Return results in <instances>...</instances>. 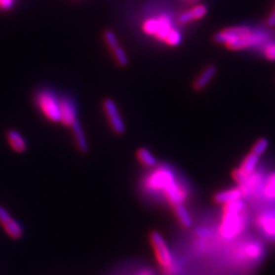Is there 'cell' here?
I'll return each instance as SVG.
<instances>
[{
  "mask_svg": "<svg viewBox=\"0 0 275 275\" xmlns=\"http://www.w3.org/2000/svg\"><path fill=\"white\" fill-rule=\"evenodd\" d=\"M36 100L47 118L54 122L60 121V100L56 98L53 93L48 91L40 92L37 95Z\"/></svg>",
  "mask_w": 275,
  "mask_h": 275,
  "instance_id": "cell-1",
  "label": "cell"
},
{
  "mask_svg": "<svg viewBox=\"0 0 275 275\" xmlns=\"http://www.w3.org/2000/svg\"><path fill=\"white\" fill-rule=\"evenodd\" d=\"M150 240L152 242L159 264L163 268L171 266L173 264V257L162 236L157 232H153L150 235Z\"/></svg>",
  "mask_w": 275,
  "mask_h": 275,
  "instance_id": "cell-2",
  "label": "cell"
},
{
  "mask_svg": "<svg viewBox=\"0 0 275 275\" xmlns=\"http://www.w3.org/2000/svg\"><path fill=\"white\" fill-rule=\"evenodd\" d=\"M268 40V34L263 33V32H254L251 31L250 33L246 34L236 40L233 44L229 46L231 49H245V48H252L257 47L259 45H262L266 43Z\"/></svg>",
  "mask_w": 275,
  "mask_h": 275,
  "instance_id": "cell-3",
  "label": "cell"
},
{
  "mask_svg": "<svg viewBox=\"0 0 275 275\" xmlns=\"http://www.w3.org/2000/svg\"><path fill=\"white\" fill-rule=\"evenodd\" d=\"M251 31L252 30L246 26L229 28V29H225V30L219 32V33H217L214 37V40L218 44H224L229 47L236 40L250 33Z\"/></svg>",
  "mask_w": 275,
  "mask_h": 275,
  "instance_id": "cell-4",
  "label": "cell"
},
{
  "mask_svg": "<svg viewBox=\"0 0 275 275\" xmlns=\"http://www.w3.org/2000/svg\"><path fill=\"white\" fill-rule=\"evenodd\" d=\"M104 110L106 112V116L109 119V123L117 134H123L125 131L124 122L120 117V113L117 104L111 99H106L104 101Z\"/></svg>",
  "mask_w": 275,
  "mask_h": 275,
  "instance_id": "cell-5",
  "label": "cell"
},
{
  "mask_svg": "<svg viewBox=\"0 0 275 275\" xmlns=\"http://www.w3.org/2000/svg\"><path fill=\"white\" fill-rule=\"evenodd\" d=\"M0 224L3 226L6 234L14 239H19L23 236L24 231L21 224L15 221L7 212V210L0 206Z\"/></svg>",
  "mask_w": 275,
  "mask_h": 275,
  "instance_id": "cell-6",
  "label": "cell"
},
{
  "mask_svg": "<svg viewBox=\"0 0 275 275\" xmlns=\"http://www.w3.org/2000/svg\"><path fill=\"white\" fill-rule=\"evenodd\" d=\"M174 181V174L170 169L161 168L156 170L148 180V187L153 190H164V188Z\"/></svg>",
  "mask_w": 275,
  "mask_h": 275,
  "instance_id": "cell-7",
  "label": "cell"
},
{
  "mask_svg": "<svg viewBox=\"0 0 275 275\" xmlns=\"http://www.w3.org/2000/svg\"><path fill=\"white\" fill-rule=\"evenodd\" d=\"M163 191L167 200L173 206L183 204L187 198V192L175 180L172 181L170 184H168Z\"/></svg>",
  "mask_w": 275,
  "mask_h": 275,
  "instance_id": "cell-8",
  "label": "cell"
},
{
  "mask_svg": "<svg viewBox=\"0 0 275 275\" xmlns=\"http://www.w3.org/2000/svg\"><path fill=\"white\" fill-rule=\"evenodd\" d=\"M77 120V110L74 103L70 99L60 100V122L64 125L72 126Z\"/></svg>",
  "mask_w": 275,
  "mask_h": 275,
  "instance_id": "cell-9",
  "label": "cell"
},
{
  "mask_svg": "<svg viewBox=\"0 0 275 275\" xmlns=\"http://www.w3.org/2000/svg\"><path fill=\"white\" fill-rule=\"evenodd\" d=\"M238 217L237 213L226 212L223 224L221 226V234L224 237H232L234 235L237 233V226H238Z\"/></svg>",
  "mask_w": 275,
  "mask_h": 275,
  "instance_id": "cell-10",
  "label": "cell"
},
{
  "mask_svg": "<svg viewBox=\"0 0 275 275\" xmlns=\"http://www.w3.org/2000/svg\"><path fill=\"white\" fill-rule=\"evenodd\" d=\"M6 138L10 147L15 152L22 153L27 149V143L24 137L18 131H15V129H9V131H7Z\"/></svg>",
  "mask_w": 275,
  "mask_h": 275,
  "instance_id": "cell-11",
  "label": "cell"
},
{
  "mask_svg": "<svg viewBox=\"0 0 275 275\" xmlns=\"http://www.w3.org/2000/svg\"><path fill=\"white\" fill-rule=\"evenodd\" d=\"M241 197V191L238 189H232V190H226L221 191L214 196V201L217 204H228L236 200H239Z\"/></svg>",
  "mask_w": 275,
  "mask_h": 275,
  "instance_id": "cell-12",
  "label": "cell"
},
{
  "mask_svg": "<svg viewBox=\"0 0 275 275\" xmlns=\"http://www.w3.org/2000/svg\"><path fill=\"white\" fill-rule=\"evenodd\" d=\"M207 13V8L204 5H198L192 8L191 10H187L183 12L179 17V22L182 24H187L189 22L199 20L204 18Z\"/></svg>",
  "mask_w": 275,
  "mask_h": 275,
  "instance_id": "cell-13",
  "label": "cell"
},
{
  "mask_svg": "<svg viewBox=\"0 0 275 275\" xmlns=\"http://www.w3.org/2000/svg\"><path fill=\"white\" fill-rule=\"evenodd\" d=\"M72 127H73V132H74V136L76 139V143L78 145V148L79 149L80 152L87 153L89 150L88 141L86 139L83 128H82V126H80V123L79 122L78 119L73 123Z\"/></svg>",
  "mask_w": 275,
  "mask_h": 275,
  "instance_id": "cell-14",
  "label": "cell"
},
{
  "mask_svg": "<svg viewBox=\"0 0 275 275\" xmlns=\"http://www.w3.org/2000/svg\"><path fill=\"white\" fill-rule=\"evenodd\" d=\"M215 74H216V68L214 66L207 67L203 71V73L200 75V77L195 80L194 88H195L196 90L204 89L210 83V80L213 79Z\"/></svg>",
  "mask_w": 275,
  "mask_h": 275,
  "instance_id": "cell-15",
  "label": "cell"
},
{
  "mask_svg": "<svg viewBox=\"0 0 275 275\" xmlns=\"http://www.w3.org/2000/svg\"><path fill=\"white\" fill-rule=\"evenodd\" d=\"M158 22H159V27L155 36L158 40L164 41L167 35L169 34V32L172 30L171 20L168 17H166V15H162V17L158 18Z\"/></svg>",
  "mask_w": 275,
  "mask_h": 275,
  "instance_id": "cell-16",
  "label": "cell"
},
{
  "mask_svg": "<svg viewBox=\"0 0 275 275\" xmlns=\"http://www.w3.org/2000/svg\"><path fill=\"white\" fill-rule=\"evenodd\" d=\"M259 158L260 157L251 152L249 155H247V157L244 159V161H242V164L238 169L246 175H251L255 171V169L258 165Z\"/></svg>",
  "mask_w": 275,
  "mask_h": 275,
  "instance_id": "cell-17",
  "label": "cell"
},
{
  "mask_svg": "<svg viewBox=\"0 0 275 275\" xmlns=\"http://www.w3.org/2000/svg\"><path fill=\"white\" fill-rule=\"evenodd\" d=\"M174 207V212L176 217L179 218L180 222L185 226V228H190L193 224V220L192 217L188 211V209L185 207L184 204H179L175 205Z\"/></svg>",
  "mask_w": 275,
  "mask_h": 275,
  "instance_id": "cell-18",
  "label": "cell"
},
{
  "mask_svg": "<svg viewBox=\"0 0 275 275\" xmlns=\"http://www.w3.org/2000/svg\"><path fill=\"white\" fill-rule=\"evenodd\" d=\"M140 162L147 167H154L157 164V160L154 155L146 148H141L137 153Z\"/></svg>",
  "mask_w": 275,
  "mask_h": 275,
  "instance_id": "cell-19",
  "label": "cell"
},
{
  "mask_svg": "<svg viewBox=\"0 0 275 275\" xmlns=\"http://www.w3.org/2000/svg\"><path fill=\"white\" fill-rule=\"evenodd\" d=\"M268 146H269V142L266 138L259 139L253 146L252 153H254L255 155L260 157L266 152V150L268 149Z\"/></svg>",
  "mask_w": 275,
  "mask_h": 275,
  "instance_id": "cell-20",
  "label": "cell"
},
{
  "mask_svg": "<svg viewBox=\"0 0 275 275\" xmlns=\"http://www.w3.org/2000/svg\"><path fill=\"white\" fill-rule=\"evenodd\" d=\"M159 22L158 19H149L143 25V30L146 34L149 35H155L158 31Z\"/></svg>",
  "mask_w": 275,
  "mask_h": 275,
  "instance_id": "cell-21",
  "label": "cell"
},
{
  "mask_svg": "<svg viewBox=\"0 0 275 275\" xmlns=\"http://www.w3.org/2000/svg\"><path fill=\"white\" fill-rule=\"evenodd\" d=\"M164 41L170 46H177L182 42V35L179 31L172 29Z\"/></svg>",
  "mask_w": 275,
  "mask_h": 275,
  "instance_id": "cell-22",
  "label": "cell"
},
{
  "mask_svg": "<svg viewBox=\"0 0 275 275\" xmlns=\"http://www.w3.org/2000/svg\"><path fill=\"white\" fill-rule=\"evenodd\" d=\"M242 208H244V202H242L240 199L225 204V211L226 212L238 213Z\"/></svg>",
  "mask_w": 275,
  "mask_h": 275,
  "instance_id": "cell-23",
  "label": "cell"
},
{
  "mask_svg": "<svg viewBox=\"0 0 275 275\" xmlns=\"http://www.w3.org/2000/svg\"><path fill=\"white\" fill-rule=\"evenodd\" d=\"M113 53H115V56H116L118 62L120 64V66H122V67L126 66V64H127V57H126V54H125L124 50L119 45L117 48H115V49H113Z\"/></svg>",
  "mask_w": 275,
  "mask_h": 275,
  "instance_id": "cell-24",
  "label": "cell"
},
{
  "mask_svg": "<svg viewBox=\"0 0 275 275\" xmlns=\"http://www.w3.org/2000/svg\"><path fill=\"white\" fill-rule=\"evenodd\" d=\"M104 37H105V41H106L107 45L111 48L112 50L118 46V38H117V36L115 34L112 33L111 31H107L106 33H105V35H104Z\"/></svg>",
  "mask_w": 275,
  "mask_h": 275,
  "instance_id": "cell-25",
  "label": "cell"
},
{
  "mask_svg": "<svg viewBox=\"0 0 275 275\" xmlns=\"http://www.w3.org/2000/svg\"><path fill=\"white\" fill-rule=\"evenodd\" d=\"M264 54L270 60H275V43L266 42L264 45Z\"/></svg>",
  "mask_w": 275,
  "mask_h": 275,
  "instance_id": "cell-26",
  "label": "cell"
},
{
  "mask_svg": "<svg viewBox=\"0 0 275 275\" xmlns=\"http://www.w3.org/2000/svg\"><path fill=\"white\" fill-rule=\"evenodd\" d=\"M15 0H0V7L4 9H9L13 6Z\"/></svg>",
  "mask_w": 275,
  "mask_h": 275,
  "instance_id": "cell-27",
  "label": "cell"
},
{
  "mask_svg": "<svg viewBox=\"0 0 275 275\" xmlns=\"http://www.w3.org/2000/svg\"><path fill=\"white\" fill-rule=\"evenodd\" d=\"M267 24H268L269 26H271V27H274V26H275V10L271 13V15L268 18Z\"/></svg>",
  "mask_w": 275,
  "mask_h": 275,
  "instance_id": "cell-28",
  "label": "cell"
},
{
  "mask_svg": "<svg viewBox=\"0 0 275 275\" xmlns=\"http://www.w3.org/2000/svg\"><path fill=\"white\" fill-rule=\"evenodd\" d=\"M267 183H268V186H271V187L275 188V173L269 175L268 180H267Z\"/></svg>",
  "mask_w": 275,
  "mask_h": 275,
  "instance_id": "cell-29",
  "label": "cell"
},
{
  "mask_svg": "<svg viewBox=\"0 0 275 275\" xmlns=\"http://www.w3.org/2000/svg\"><path fill=\"white\" fill-rule=\"evenodd\" d=\"M192 1H197V0H192Z\"/></svg>",
  "mask_w": 275,
  "mask_h": 275,
  "instance_id": "cell-30",
  "label": "cell"
}]
</instances>
